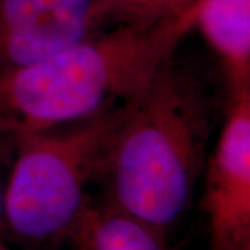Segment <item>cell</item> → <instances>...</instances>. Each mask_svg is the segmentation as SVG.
<instances>
[{
	"mask_svg": "<svg viewBox=\"0 0 250 250\" xmlns=\"http://www.w3.org/2000/svg\"><path fill=\"white\" fill-rule=\"evenodd\" d=\"M211 123L205 86L171 57L138 95L121 103L104 170L111 206L167 235L205 170Z\"/></svg>",
	"mask_w": 250,
	"mask_h": 250,
	"instance_id": "cell-1",
	"label": "cell"
},
{
	"mask_svg": "<svg viewBox=\"0 0 250 250\" xmlns=\"http://www.w3.org/2000/svg\"><path fill=\"white\" fill-rule=\"evenodd\" d=\"M195 9L153 24L104 28L0 75V134L72 124L134 98L195 31Z\"/></svg>",
	"mask_w": 250,
	"mask_h": 250,
	"instance_id": "cell-2",
	"label": "cell"
},
{
	"mask_svg": "<svg viewBox=\"0 0 250 250\" xmlns=\"http://www.w3.org/2000/svg\"><path fill=\"white\" fill-rule=\"evenodd\" d=\"M121 103L50 129L13 136L6 221L29 241L71 235L89 207L86 188L104 174Z\"/></svg>",
	"mask_w": 250,
	"mask_h": 250,
	"instance_id": "cell-3",
	"label": "cell"
},
{
	"mask_svg": "<svg viewBox=\"0 0 250 250\" xmlns=\"http://www.w3.org/2000/svg\"><path fill=\"white\" fill-rule=\"evenodd\" d=\"M205 167L210 250H250V92L228 98L223 128Z\"/></svg>",
	"mask_w": 250,
	"mask_h": 250,
	"instance_id": "cell-4",
	"label": "cell"
},
{
	"mask_svg": "<svg viewBox=\"0 0 250 250\" xmlns=\"http://www.w3.org/2000/svg\"><path fill=\"white\" fill-rule=\"evenodd\" d=\"M107 25L100 0H0V75Z\"/></svg>",
	"mask_w": 250,
	"mask_h": 250,
	"instance_id": "cell-5",
	"label": "cell"
},
{
	"mask_svg": "<svg viewBox=\"0 0 250 250\" xmlns=\"http://www.w3.org/2000/svg\"><path fill=\"white\" fill-rule=\"evenodd\" d=\"M195 29L217 56L228 98L250 92V0H197Z\"/></svg>",
	"mask_w": 250,
	"mask_h": 250,
	"instance_id": "cell-6",
	"label": "cell"
},
{
	"mask_svg": "<svg viewBox=\"0 0 250 250\" xmlns=\"http://www.w3.org/2000/svg\"><path fill=\"white\" fill-rule=\"evenodd\" d=\"M70 238L74 250H168L166 233L110 205L88 207Z\"/></svg>",
	"mask_w": 250,
	"mask_h": 250,
	"instance_id": "cell-7",
	"label": "cell"
},
{
	"mask_svg": "<svg viewBox=\"0 0 250 250\" xmlns=\"http://www.w3.org/2000/svg\"><path fill=\"white\" fill-rule=\"evenodd\" d=\"M197 0H100L108 25L153 24L178 17L195 7Z\"/></svg>",
	"mask_w": 250,
	"mask_h": 250,
	"instance_id": "cell-8",
	"label": "cell"
},
{
	"mask_svg": "<svg viewBox=\"0 0 250 250\" xmlns=\"http://www.w3.org/2000/svg\"><path fill=\"white\" fill-rule=\"evenodd\" d=\"M13 156V138L0 134V166Z\"/></svg>",
	"mask_w": 250,
	"mask_h": 250,
	"instance_id": "cell-9",
	"label": "cell"
},
{
	"mask_svg": "<svg viewBox=\"0 0 250 250\" xmlns=\"http://www.w3.org/2000/svg\"><path fill=\"white\" fill-rule=\"evenodd\" d=\"M3 224H7L6 221V185L3 187L0 184V227Z\"/></svg>",
	"mask_w": 250,
	"mask_h": 250,
	"instance_id": "cell-10",
	"label": "cell"
},
{
	"mask_svg": "<svg viewBox=\"0 0 250 250\" xmlns=\"http://www.w3.org/2000/svg\"><path fill=\"white\" fill-rule=\"evenodd\" d=\"M0 250H3V249H0Z\"/></svg>",
	"mask_w": 250,
	"mask_h": 250,
	"instance_id": "cell-11",
	"label": "cell"
}]
</instances>
